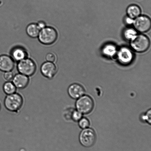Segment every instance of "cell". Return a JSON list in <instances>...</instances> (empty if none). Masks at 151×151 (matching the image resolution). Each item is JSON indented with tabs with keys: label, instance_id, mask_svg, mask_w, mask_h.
Wrapping results in <instances>:
<instances>
[{
	"label": "cell",
	"instance_id": "cell-10",
	"mask_svg": "<svg viewBox=\"0 0 151 151\" xmlns=\"http://www.w3.org/2000/svg\"><path fill=\"white\" fill-rule=\"evenodd\" d=\"M14 60L7 55L0 56V71L5 72L12 71L14 67Z\"/></svg>",
	"mask_w": 151,
	"mask_h": 151
},
{
	"label": "cell",
	"instance_id": "cell-16",
	"mask_svg": "<svg viewBox=\"0 0 151 151\" xmlns=\"http://www.w3.org/2000/svg\"><path fill=\"white\" fill-rule=\"evenodd\" d=\"M102 52L106 57H112L116 54L117 51L116 47L114 45L109 44L104 46L102 49Z\"/></svg>",
	"mask_w": 151,
	"mask_h": 151
},
{
	"label": "cell",
	"instance_id": "cell-20",
	"mask_svg": "<svg viewBox=\"0 0 151 151\" xmlns=\"http://www.w3.org/2000/svg\"><path fill=\"white\" fill-rule=\"evenodd\" d=\"M141 119L143 122L147 123L149 125L151 124V110L150 109L148 110L145 113L143 114L140 116Z\"/></svg>",
	"mask_w": 151,
	"mask_h": 151
},
{
	"label": "cell",
	"instance_id": "cell-11",
	"mask_svg": "<svg viewBox=\"0 0 151 151\" xmlns=\"http://www.w3.org/2000/svg\"><path fill=\"white\" fill-rule=\"evenodd\" d=\"M29 77L19 73L14 75L12 82L17 89L23 90L29 85Z\"/></svg>",
	"mask_w": 151,
	"mask_h": 151
},
{
	"label": "cell",
	"instance_id": "cell-14",
	"mask_svg": "<svg viewBox=\"0 0 151 151\" xmlns=\"http://www.w3.org/2000/svg\"><path fill=\"white\" fill-rule=\"evenodd\" d=\"M127 12L129 17L134 19L140 16L141 10L139 6L135 4H132L127 8Z\"/></svg>",
	"mask_w": 151,
	"mask_h": 151
},
{
	"label": "cell",
	"instance_id": "cell-19",
	"mask_svg": "<svg viewBox=\"0 0 151 151\" xmlns=\"http://www.w3.org/2000/svg\"><path fill=\"white\" fill-rule=\"evenodd\" d=\"M78 125L80 128L83 129L88 128L90 126L89 121L86 118H82L78 121Z\"/></svg>",
	"mask_w": 151,
	"mask_h": 151
},
{
	"label": "cell",
	"instance_id": "cell-25",
	"mask_svg": "<svg viewBox=\"0 0 151 151\" xmlns=\"http://www.w3.org/2000/svg\"><path fill=\"white\" fill-rule=\"evenodd\" d=\"M134 20H133L131 18L129 17H127L125 19V22L128 25H131L133 24L134 22Z\"/></svg>",
	"mask_w": 151,
	"mask_h": 151
},
{
	"label": "cell",
	"instance_id": "cell-8",
	"mask_svg": "<svg viewBox=\"0 0 151 151\" xmlns=\"http://www.w3.org/2000/svg\"><path fill=\"white\" fill-rule=\"evenodd\" d=\"M117 56L119 63L125 66L130 64L134 59L132 51L127 47H121L117 53Z\"/></svg>",
	"mask_w": 151,
	"mask_h": 151
},
{
	"label": "cell",
	"instance_id": "cell-4",
	"mask_svg": "<svg viewBox=\"0 0 151 151\" xmlns=\"http://www.w3.org/2000/svg\"><path fill=\"white\" fill-rule=\"evenodd\" d=\"M131 46L133 49L138 53L147 51L150 45V41L146 35H137L131 40Z\"/></svg>",
	"mask_w": 151,
	"mask_h": 151
},
{
	"label": "cell",
	"instance_id": "cell-24",
	"mask_svg": "<svg viewBox=\"0 0 151 151\" xmlns=\"http://www.w3.org/2000/svg\"><path fill=\"white\" fill-rule=\"evenodd\" d=\"M37 24V25L38 27H39L40 30H41V29H44V28L47 26L45 22L42 21L38 22Z\"/></svg>",
	"mask_w": 151,
	"mask_h": 151
},
{
	"label": "cell",
	"instance_id": "cell-5",
	"mask_svg": "<svg viewBox=\"0 0 151 151\" xmlns=\"http://www.w3.org/2000/svg\"><path fill=\"white\" fill-rule=\"evenodd\" d=\"M17 69L19 73L30 77L36 72L37 66L33 60L27 58L18 62Z\"/></svg>",
	"mask_w": 151,
	"mask_h": 151
},
{
	"label": "cell",
	"instance_id": "cell-2",
	"mask_svg": "<svg viewBox=\"0 0 151 151\" xmlns=\"http://www.w3.org/2000/svg\"><path fill=\"white\" fill-rule=\"evenodd\" d=\"M58 35L57 31L54 28L46 26L40 30L38 37L41 43L49 45L55 42Z\"/></svg>",
	"mask_w": 151,
	"mask_h": 151
},
{
	"label": "cell",
	"instance_id": "cell-6",
	"mask_svg": "<svg viewBox=\"0 0 151 151\" xmlns=\"http://www.w3.org/2000/svg\"><path fill=\"white\" fill-rule=\"evenodd\" d=\"M96 135L95 132L92 129L87 128L83 129L80 133L79 140L80 143L84 147H90L95 143Z\"/></svg>",
	"mask_w": 151,
	"mask_h": 151
},
{
	"label": "cell",
	"instance_id": "cell-23",
	"mask_svg": "<svg viewBox=\"0 0 151 151\" xmlns=\"http://www.w3.org/2000/svg\"><path fill=\"white\" fill-rule=\"evenodd\" d=\"M46 59L47 61L54 63L56 60V56L54 53H49L46 56Z\"/></svg>",
	"mask_w": 151,
	"mask_h": 151
},
{
	"label": "cell",
	"instance_id": "cell-1",
	"mask_svg": "<svg viewBox=\"0 0 151 151\" xmlns=\"http://www.w3.org/2000/svg\"><path fill=\"white\" fill-rule=\"evenodd\" d=\"M24 98L21 94L16 92L6 95L4 100V107L12 113H19L24 104Z\"/></svg>",
	"mask_w": 151,
	"mask_h": 151
},
{
	"label": "cell",
	"instance_id": "cell-9",
	"mask_svg": "<svg viewBox=\"0 0 151 151\" xmlns=\"http://www.w3.org/2000/svg\"><path fill=\"white\" fill-rule=\"evenodd\" d=\"M40 71L43 76L47 79H51L57 74V68L54 63L47 61L41 65Z\"/></svg>",
	"mask_w": 151,
	"mask_h": 151
},
{
	"label": "cell",
	"instance_id": "cell-17",
	"mask_svg": "<svg viewBox=\"0 0 151 151\" xmlns=\"http://www.w3.org/2000/svg\"><path fill=\"white\" fill-rule=\"evenodd\" d=\"M3 91L6 95L14 94L17 91V89L12 81H6L3 86Z\"/></svg>",
	"mask_w": 151,
	"mask_h": 151
},
{
	"label": "cell",
	"instance_id": "cell-13",
	"mask_svg": "<svg viewBox=\"0 0 151 151\" xmlns=\"http://www.w3.org/2000/svg\"><path fill=\"white\" fill-rule=\"evenodd\" d=\"M11 57L14 61L19 62L27 58V51L23 47L17 46L14 47L11 52Z\"/></svg>",
	"mask_w": 151,
	"mask_h": 151
},
{
	"label": "cell",
	"instance_id": "cell-7",
	"mask_svg": "<svg viewBox=\"0 0 151 151\" xmlns=\"http://www.w3.org/2000/svg\"><path fill=\"white\" fill-rule=\"evenodd\" d=\"M133 24L137 31L141 33H145L147 32L150 29L151 21L147 16H140L134 21Z\"/></svg>",
	"mask_w": 151,
	"mask_h": 151
},
{
	"label": "cell",
	"instance_id": "cell-12",
	"mask_svg": "<svg viewBox=\"0 0 151 151\" xmlns=\"http://www.w3.org/2000/svg\"><path fill=\"white\" fill-rule=\"evenodd\" d=\"M85 92L82 86L77 83L72 84L68 89V93L69 97L74 100H77L83 95Z\"/></svg>",
	"mask_w": 151,
	"mask_h": 151
},
{
	"label": "cell",
	"instance_id": "cell-15",
	"mask_svg": "<svg viewBox=\"0 0 151 151\" xmlns=\"http://www.w3.org/2000/svg\"><path fill=\"white\" fill-rule=\"evenodd\" d=\"M26 31L29 37L35 38L38 37L40 30L37 24L32 23L28 25L26 28Z\"/></svg>",
	"mask_w": 151,
	"mask_h": 151
},
{
	"label": "cell",
	"instance_id": "cell-26",
	"mask_svg": "<svg viewBox=\"0 0 151 151\" xmlns=\"http://www.w3.org/2000/svg\"><path fill=\"white\" fill-rule=\"evenodd\" d=\"M1 103H0V111H1Z\"/></svg>",
	"mask_w": 151,
	"mask_h": 151
},
{
	"label": "cell",
	"instance_id": "cell-22",
	"mask_svg": "<svg viewBox=\"0 0 151 151\" xmlns=\"http://www.w3.org/2000/svg\"><path fill=\"white\" fill-rule=\"evenodd\" d=\"M14 75L12 71L4 72V78L6 81H12Z\"/></svg>",
	"mask_w": 151,
	"mask_h": 151
},
{
	"label": "cell",
	"instance_id": "cell-21",
	"mask_svg": "<svg viewBox=\"0 0 151 151\" xmlns=\"http://www.w3.org/2000/svg\"><path fill=\"white\" fill-rule=\"evenodd\" d=\"M71 117L75 122H78L83 117V114L77 110H75L72 111Z\"/></svg>",
	"mask_w": 151,
	"mask_h": 151
},
{
	"label": "cell",
	"instance_id": "cell-3",
	"mask_svg": "<svg viewBox=\"0 0 151 151\" xmlns=\"http://www.w3.org/2000/svg\"><path fill=\"white\" fill-rule=\"evenodd\" d=\"M75 106L76 110L83 114H87L94 108V101L90 96L84 95L77 99Z\"/></svg>",
	"mask_w": 151,
	"mask_h": 151
},
{
	"label": "cell",
	"instance_id": "cell-18",
	"mask_svg": "<svg viewBox=\"0 0 151 151\" xmlns=\"http://www.w3.org/2000/svg\"><path fill=\"white\" fill-rule=\"evenodd\" d=\"M137 32L133 28H128L124 30V35L126 39L128 40L132 39L137 35Z\"/></svg>",
	"mask_w": 151,
	"mask_h": 151
}]
</instances>
